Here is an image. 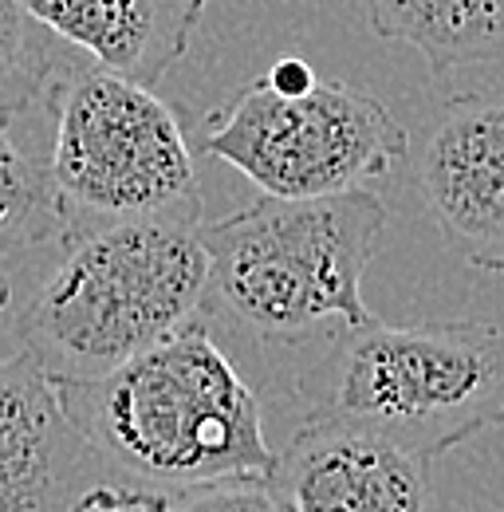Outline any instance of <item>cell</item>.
I'll list each match as a JSON object with an SVG mask.
<instances>
[{
  "mask_svg": "<svg viewBox=\"0 0 504 512\" xmlns=\"http://www.w3.org/2000/svg\"><path fill=\"white\" fill-rule=\"evenodd\" d=\"M56 386L71 426L123 481L182 493L276 469L256 386L201 316L103 379Z\"/></svg>",
  "mask_w": 504,
  "mask_h": 512,
  "instance_id": "1",
  "label": "cell"
},
{
  "mask_svg": "<svg viewBox=\"0 0 504 512\" xmlns=\"http://www.w3.org/2000/svg\"><path fill=\"white\" fill-rule=\"evenodd\" d=\"M209 253L197 225L63 229L36 284L12 296V355L52 383H91L197 320Z\"/></svg>",
  "mask_w": 504,
  "mask_h": 512,
  "instance_id": "2",
  "label": "cell"
},
{
  "mask_svg": "<svg viewBox=\"0 0 504 512\" xmlns=\"http://www.w3.org/2000/svg\"><path fill=\"white\" fill-rule=\"evenodd\" d=\"M386 221L367 186L327 197L260 193L233 217L201 221L209 280L197 316L256 347H296L323 327L347 335L371 323L363 276Z\"/></svg>",
  "mask_w": 504,
  "mask_h": 512,
  "instance_id": "3",
  "label": "cell"
},
{
  "mask_svg": "<svg viewBox=\"0 0 504 512\" xmlns=\"http://www.w3.org/2000/svg\"><path fill=\"white\" fill-rule=\"evenodd\" d=\"M48 99V170L63 229L115 221L201 225L193 142L154 87L103 67H67Z\"/></svg>",
  "mask_w": 504,
  "mask_h": 512,
  "instance_id": "4",
  "label": "cell"
},
{
  "mask_svg": "<svg viewBox=\"0 0 504 512\" xmlns=\"http://www.w3.org/2000/svg\"><path fill=\"white\" fill-rule=\"evenodd\" d=\"M323 414L371 426L422 457H441L504 426V327L363 323L347 331Z\"/></svg>",
  "mask_w": 504,
  "mask_h": 512,
  "instance_id": "5",
  "label": "cell"
},
{
  "mask_svg": "<svg viewBox=\"0 0 504 512\" xmlns=\"http://www.w3.org/2000/svg\"><path fill=\"white\" fill-rule=\"evenodd\" d=\"M197 146L268 197H327L386 178L406 158L410 134L351 83L315 79L288 95L256 75L205 115Z\"/></svg>",
  "mask_w": 504,
  "mask_h": 512,
  "instance_id": "6",
  "label": "cell"
},
{
  "mask_svg": "<svg viewBox=\"0 0 504 512\" xmlns=\"http://www.w3.org/2000/svg\"><path fill=\"white\" fill-rule=\"evenodd\" d=\"M268 485L288 512H430V457L371 426L308 410Z\"/></svg>",
  "mask_w": 504,
  "mask_h": 512,
  "instance_id": "7",
  "label": "cell"
},
{
  "mask_svg": "<svg viewBox=\"0 0 504 512\" xmlns=\"http://www.w3.org/2000/svg\"><path fill=\"white\" fill-rule=\"evenodd\" d=\"M418 186L445 245L481 272H504V99L465 95L441 107Z\"/></svg>",
  "mask_w": 504,
  "mask_h": 512,
  "instance_id": "8",
  "label": "cell"
},
{
  "mask_svg": "<svg viewBox=\"0 0 504 512\" xmlns=\"http://www.w3.org/2000/svg\"><path fill=\"white\" fill-rule=\"evenodd\" d=\"M115 469L60 406V386L32 359L0 363V512H71ZM119 477V473H115Z\"/></svg>",
  "mask_w": 504,
  "mask_h": 512,
  "instance_id": "9",
  "label": "cell"
},
{
  "mask_svg": "<svg viewBox=\"0 0 504 512\" xmlns=\"http://www.w3.org/2000/svg\"><path fill=\"white\" fill-rule=\"evenodd\" d=\"M28 12L91 64L158 87L189 52L205 0H24Z\"/></svg>",
  "mask_w": 504,
  "mask_h": 512,
  "instance_id": "10",
  "label": "cell"
},
{
  "mask_svg": "<svg viewBox=\"0 0 504 512\" xmlns=\"http://www.w3.org/2000/svg\"><path fill=\"white\" fill-rule=\"evenodd\" d=\"M382 40L410 44L434 75L504 64V0H363Z\"/></svg>",
  "mask_w": 504,
  "mask_h": 512,
  "instance_id": "11",
  "label": "cell"
},
{
  "mask_svg": "<svg viewBox=\"0 0 504 512\" xmlns=\"http://www.w3.org/2000/svg\"><path fill=\"white\" fill-rule=\"evenodd\" d=\"M60 233L63 209L48 162L32 158L0 115V264L24 260Z\"/></svg>",
  "mask_w": 504,
  "mask_h": 512,
  "instance_id": "12",
  "label": "cell"
},
{
  "mask_svg": "<svg viewBox=\"0 0 504 512\" xmlns=\"http://www.w3.org/2000/svg\"><path fill=\"white\" fill-rule=\"evenodd\" d=\"M52 36L24 0H0V115H24L52 95L71 60H60Z\"/></svg>",
  "mask_w": 504,
  "mask_h": 512,
  "instance_id": "13",
  "label": "cell"
},
{
  "mask_svg": "<svg viewBox=\"0 0 504 512\" xmlns=\"http://www.w3.org/2000/svg\"><path fill=\"white\" fill-rule=\"evenodd\" d=\"M162 512H288L276 489L264 481H221V485H201L166 493Z\"/></svg>",
  "mask_w": 504,
  "mask_h": 512,
  "instance_id": "14",
  "label": "cell"
},
{
  "mask_svg": "<svg viewBox=\"0 0 504 512\" xmlns=\"http://www.w3.org/2000/svg\"><path fill=\"white\" fill-rule=\"evenodd\" d=\"M162 489H146V485H134L123 477H103L95 481L71 512H162Z\"/></svg>",
  "mask_w": 504,
  "mask_h": 512,
  "instance_id": "15",
  "label": "cell"
},
{
  "mask_svg": "<svg viewBox=\"0 0 504 512\" xmlns=\"http://www.w3.org/2000/svg\"><path fill=\"white\" fill-rule=\"evenodd\" d=\"M12 296H16L12 272L8 264H0V363L12 359Z\"/></svg>",
  "mask_w": 504,
  "mask_h": 512,
  "instance_id": "16",
  "label": "cell"
}]
</instances>
